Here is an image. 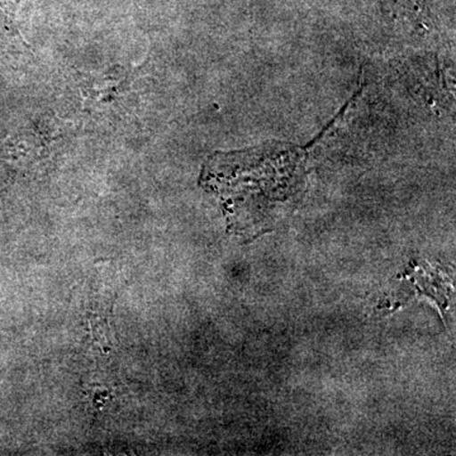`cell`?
<instances>
[{
    "instance_id": "cell-1",
    "label": "cell",
    "mask_w": 456,
    "mask_h": 456,
    "mask_svg": "<svg viewBox=\"0 0 456 456\" xmlns=\"http://www.w3.org/2000/svg\"><path fill=\"white\" fill-rule=\"evenodd\" d=\"M22 3L23 0H0V61L22 55L27 49L18 23Z\"/></svg>"
}]
</instances>
